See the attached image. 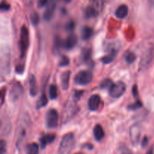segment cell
<instances>
[{
    "label": "cell",
    "instance_id": "cell-32",
    "mask_svg": "<svg viewBox=\"0 0 154 154\" xmlns=\"http://www.w3.org/2000/svg\"><path fill=\"white\" fill-rule=\"evenodd\" d=\"M6 144L4 140H0V154H5Z\"/></svg>",
    "mask_w": 154,
    "mask_h": 154
},
{
    "label": "cell",
    "instance_id": "cell-12",
    "mask_svg": "<svg viewBox=\"0 0 154 154\" xmlns=\"http://www.w3.org/2000/svg\"><path fill=\"white\" fill-rule=\"evenodd\" d=\"M117 50L116 48H112V49L109 50L108 54L104 56L103 57L101 58V61L105 64H109V63H112L115 57H117Z\"/></svg>",
    "mask_w": 154,
    "mask_h": 154
},
{
    "label": "cell",
    "instance_id": "cell-14",
    "mask_svg": "<svg viewBox=\"0 0 154 154\" xmlns=\"http://www.w3.org/2000/svg\"><path fill=\"white\" fill-rule=\"evenodd\" d=\"M128 6L126 5H120L115 11V15L119 19H123L128 15Z\"/></svg>",
    "mask_w": 154,
    "mask_h": 154
},
{
    "label": "cell",
    "instance_id": "cell-43",
    "mask_svg": "<svg viewBox=\"0 0 154 154\" xmlns=\"http://www.w3.org/2000/svg\"><path fill=\"white\" fill-rule=\"evenodd\" d=\"M75 154H84L83 153H81V152H80V153H76Z\"/></svg>",
    "mask_w": 154,
    "mask_h": 154
},
{
    "label": "cell",
    "instance_id": "cell-18",
    "mask_svg": "<svg viewBox=\"0 0 154 154\" xmlns=\"http://www.w3.org/2000/svg\"><path fill=\"white\" fill-rule=\"evenodd\" d=\"M93 135H94L95 139L97 141H100L104 138L105 132H104L103 128L100 124H97L95 126L94 129H93Z\"/></svg>",
    "mask_w": 154,
    "mask_h": 154
},
{
    "label": "cell",
    "instance_id": "cell-26",
    "mask_svg": "<svg viewBox=\"0 0 154 154\" xmlns=\"http://www.w3.org/2000/svg\"><path fill=\"white\" fill-rule=\"evenodd\" d=\"M49 96L51 99H57V87L55 84H51L49 87Z\"/></svg>",
    "mask_w": 154,
    "mask_h": 154
},
{
    "label": "cell",
    "instance_id": "cell-27",
    "mask_svg": "<svg viewBox=\"0 0 154 154\" xmlns=\"http://www.w3.org/2000/svg\"><path fill=\"white\" fill-rule=\"evenodd\" d=\"M113 81L112 80L109 79V78H106V79L103 80L102 82L100 83V88L102 89H108V88H111V86L113 85Z\"/></svg>",
    "mask_w": 154,
    "mask_h": 154
},
{
    "label": "cell",
    "instance_id": "cell-33",
    "mask_svg": "<svg viewBox=\"0 0 154 154\" xmlns=\"http://www.w3.org/2000/svg\"><path fill=\"white\" fill-rule=\"evenodd\" d=\"M83 94H84V91L83 90H75V92L73 93V98L75 100H78Z\"/></svg>",
    "mask_w": 154,
    "mask_h": 154
},
{
    "label": "cell",
    "instance_id": "cell-39",
    "mask_svg": "<svg viewBox=\"0 0 154 154\" xmlns=\"http://www.w3.org/2000/svg\"><path fill=\"white\" fill-rule=\"evenodd\" d=\"M147 143H148V138H147V137H144V138H143L142 140V142H141V145H142V147H145L146 145L147 144Z\"/></svg>",
    "mask_w": 154,
    "mask_h": 154
},
{
    "label": "cell",
    "instance_id": "cell-4",
    "mask_svg": "<svg viewBox=\"0 0 154 154\" xmlns=\"http://www.w3.org/2000/svg\"><path fill=\"white\" fill-rule=\"evenodd\" d=\"M59 115L57 110L51 108L48 111L45 117V123L48 129H54L58 125Z\"/></svg>",
    "mask_w": 154,
    "mask_h": 154
},
{
    "label": "cell",
    "instance_id": "cell-28",
    "mask_svg": "<svg viewBox=\"0 0 154 154\" xmlns=\"http://www.w3.org/2000/svg\"><path fill=\"white\" fill-rule=\"evenodd\" d=\"M143 106V104L142 102H141L140 100H137L136 102H135V103H132V104H130V105H128L127 108L129 110H130V111H135V110L138 109V108H141V107Z\"/></svg>",
    "mask_w": 154,
    "mask_h": 154
},
{
    "label": "cell",
    "instance_id": "cell-23",
    "mask_svg": "<svg viewBox=\"0 0 154 154\" xmlns=\"http://www.w3.org/2000/svg\"><path fill=\"white\" fill-rule=\"evenodd\" d=\"M124 60L129 64H132L136 60V55L132 51H127L124 54Z\"/></svg>",
    "mask_w": 154,
    "mask_h": 154
},
{
    "label": "cell",
    "instance_id": "cell-36",
    "mask_svg": "<svg viewBox=\"0 0 154 154\" xmlns=\"http://www.w3.org/2000/svg\"><path fill=\"white\" fill-rule=\"evenodd\" d=\"M120 154H132V153L127 147H121Z\"/></svg>",
    "mask_w": 154,
    "mask_h": 154
},
{
    "label": "cell",
    "instance_id": "cell-8",
    "mask_svg": "<svg viewBox=\"0 0 154 154\" xmlns=\"http://www.w3.org/2000/svg\"><path fill=\"white\" fill-rule=\"evenodd\" d=\"M56 9V2L54 1H51L48 2L46 9L43 14V18L45 20L49 21L53 18L54 14V11Z\"/></svg>",
    "mask_w": 154,
    "mask_h": 154
},
{
    "label": "cell",
    "instance_id": "cell-11",
    "mask_svg": "<svg viewBox=\"0 0 154 154\" xmlns=\"http://www.w3.org/2000/svg\"><path fill=\"white\" fill-rule=\"evenodd\" d=\"M130 139L131 141L134 144H136L139 141L140 136H141V130H140V126L138 125H133L130 129Z\"/></svg>",
    "mask_w": 154,
    "mask_h": 154
},
{
    "label": "cell",
    "instance_id": "cell-2",
    "mask_svg": "<svg viewBox=\"0 0 154 154\" xmlns=\"http://www.w3.org/2000/svg\"><path fill=\"white\" fill-rule=\"evenodd\" d=\"M29 45V30L26 26H23L20 29V36L19 40V48L20 51V57L23 58L25 57L26 51Z\"/></svg>",
    "mask_w": 154,
    "mask_h": 154
},
{
    "label": "cell",
    "instance_id": "cell-38",
    "mask_svg": "<svg viewBox=\"0 0 154 154\" xmlns=\"http://www.w3.org/2000/svg\"><path fill=\"white\" fill-rule=\"evenodd\" d=\"M48 2H49L45 1V0H41V1H39L38 2V5L39 7H42V6H45L47 4H48Z\"/></svg>",
    "mask_w": 154,
    "mask_h": 154
},
{
    "label": "cell",
    "instance_id": "cell-29",
    "mask_svg": "<svg viewBox=\"0 0 154 154\" xmlns=\"http://www.w3.org/2000/svg\"><path fill=\"white\" fill-rule=\"evenodd\" d=\"M39 15L36 12H33L31 15H30V21H31L32 24L34 26H36L39 23Z\"/></svg>",
    "mask_w": 154,
    "mask_h": 154
},
{
    "label": "cell",
    "instance_id": "cell-31",
    "mask_svg": "<svg viewBox=\"0 0 154 154\" xmlns=\"http://www.w3.org/2000/svg\"><path fill=\"white\" fill-rule=\"evenodd\" d=\"M75 23L74 22V20H71L68 21L66 23V26H65V29H66L67 31H72V30L75 29Z\"/></svg>",
    "mask_w": 154,
    "mask_h": 154
},
{
    "label": "cell",
    "instance_id": "cell-1",
    "mask_svg": "<svg viewBox=\"0 0 154 154\" xmlns=\"http://www.w3.org/2000/svg\"><path fill=\"white\" fill-rule=\"evenodd\" d=\"M75 144V136L72 132L66 134L63 137L59 147L58 154H70Z\"/></svg>",
    "mask_w": 154,
    "mask_h": 154
},
{
    "label": "cell",
    "instance_id": "cell-42",
    "mask_svg": "<svg viewBox=\"0 0 154 154\" xmlns=\"http://www.w3.org/2000/svg\"><path fill=\"white\" fill-rule=\"evenodd\" d=\"M151 4L154 6V1H151Z\"/></svg>",
    "mask_w": 154,
    "mask_h": 154
},
{
    "label": "cell",
    "instance_id": "cell-10",
    "mask_svg": "<svg viewBox=\"0 0 154 154\" xmlns=\"http://www.w3.org/2000/svg\"><path fill=\"white\" fill-rule=\"evenodd\" d=\"M101 104V97L99 95L95 94L90 96L88 100V108L90 111H94L99 108Z\"/></svg>",
    "mask_w": 154,
    "mask_h": 154
},
{
    "label": "cell",
    "instance_id": "cell-5",
    "mask_svg": "<svg viewBox=\"0 0 154 154\" xmlns=\"http://www.w3.org/2000/svg\"><path fill=\"white\" fill-rule=\"evenodd\" d=\"M154 62V47L150 48L143 54L141 58L140 66L143 69L148 68Z\"/></svg>",
    "mask_w": 154,
    "mask_h": 154
},
{
    "label": "cell",
    "instance_id": "cell-15",
    "mask_svg": "<svg viewBox=\"0 0 154 154\" xmlns=\"http://www.w3.org/2000/svg\"><path fill=\"white\" fill-rule=\"evenodd\" d=\"M70 71H65L62 73L61 76H60V79H61V84L63 90H68L69 86V79H70Z\"/></svg>",
    "mask_w": 154,
    "mask_h": 154
},
{
    "label": "cell",
    "instance_id": "cell-13",
    "mask_svg": "<svg viewBox=\"0 0 154 154\" xmlns=\"http://www.w3.org/2000/svg\"><path fill=\"white\" fill-rule=\"evenodd\" d=\"M56 135L54 134H45L43 135L40 138L41 147L42 148H45L48 144H51L53 141L55 140Z\"/></svg>",
    "mask_w": 154,
    "mask_h": 154
},
{
    "label": "cell",
    "instance_id": "cell-35",
    "mask_svg": "<svg viewBox=\"0 0 154 154\" xmlns=\"http://www.w3.org/2000/svg\"><path fill=\"white\" fill-rule=\"evenodd\" d=\"M24 69H25L24 64H18L17 65L16 68H15V71H16L17 73L22 74L23 72L24 71Z\"/></svg>",
    "mask_w": 154,
    "mask_h": 154
},
{
    "label": "cell",
    "instance_id": "cell-7",
    "mask_svg": "<svg viewBox=\"0 0 154 154\" xmlns=\"http://www.w3.org/2000/svg\"><path fill=\"white\" fill-rule=\"evenodd\" d=\"M23 93V87L20 83L13 84L9 93V99L12 102H16L19 99Z\"/></svg>",
    "mask_w": 154,
    "mask_h": 154
},
{
    "label": "cell",
    "instance_id": "cell-9",
    "mask_svg": "<svg viewBox=\"0 0 154 154\" xmlns=\"http://www.w3.org/2000/svg\"><path fill=\"white\" fill-rule=\"evenodd\" d=\"M78 42V38L75 34H71L63 40V48L66 50H71L75 47Z\"/></svg>",
    "mask_w": 154,
    "mask_h": 154
},
{
    "label": "cell",
    "instance_id": "cell-19",
    "mask_svg": "<svg viewBox=\"0 0 154 154\" xmlns=\"http://www.w3.org/2000/svg\"><path fill=\"white\" fill-rule=\"evenodd\" d=\"M92 50L90 48H85L83 49L81 54V60L84 63H89L91 61Z\"/></svg>",
    "mask_w": 154,
    "mask_h": 154
},
{
    "label": "cell",
    "instance_id": "cell-41",
    "mask_svg": "<svg viewBox=\"0 0 154 154\" xmlns=\"http://www.w3.org/2000/svg\"><path fill=\"white\" fill-rule=\"evenodd\" d=\"M146 154H153V148L150 149V150H149V151L147 152V153H146Z\"/></svg>",
    "mask_w": 154,
    "mask_h": 154
},
{
    "label": "cell",
    "instance_id": "cell-30",
    "mask_svg": "<svg viewBox=\"0 0 154 154\" xmlns=\"http://www.w3.org/2000/svg\"><path fill=\"white\" fill-rule=\"evenodd\" d=\"M69 64V57H66V56H62L61 59H60V61L59 63V66H61V67H64V66H68Z\"/></svg>",
    "mask_w": 154,
    "mask_h": 154
},
{
    "label": "cell",
    "instance_id": "cell-25",
    "mask_svg": "<svg viewBox=\"0 0 154 154\" xmlns=\"http://www.w3.org/2000/svg\"><path fill=\"white\" fill-rule=\"evenodd\" d=\"M63 39H61L59 37H56L55 38H54V52H57V51L60 49V48H63Z\"/></svg>",
    "mask_w": 154,
    "mask_h": 154
},
{
    "label": "cell",
    "instance_id": "cell-16",
    "mask_svg": "<svg viewBox=\"0 0 154 154\" xmlns=\"http://www.w3.org/2000/svg\"><path fill=\"white\" fill-rule=\"evenodd\" d=\"M29 93L32 96H35L37 94L38 87L36 79L33 75H31L29 78Z\"/></svg>",
    "mask_w": 154,
    "mask_h": 154
},
{
    "label": "cell",
    "instance_id": "cell-6",
    "mask_svg": "<svg viewBox=\"0 0 154 154\" xmlns=\"http://www.w3.org/2000/svg\"><path fill=\"white\" fill-rule=\"evenodd\" d=\"M126 84L123 81H117L113 84L109 89V95L112 98H120L126 91Z\"/></svg>",
    "mask_w": 154,
    "mask_h": 154
},
{
    "label": "cell",
    "instance_id": "cell-20",
    "mask_svg": "<svg viewBox=\"0 0 154 154\" xmlns=\"http://www.w3.org/2000/svg\"><path fill=\"white\" fill-rule=\"evenodd\" d=\"M98 14V11L95 6L89 5L84 10V16L86 18L89 19V18L95 17L96 15Z\"/></svg>",
    "mask_w": 154,
    "mask_h": 154
},
{
    "label": "cell",
    "instance_id": "cell-3",
    "mask_svg": "<svg viewBox=\"0 0 154 154\" xmlns=\"http://www.w3.org/2000/svg\"><path fill=\"white\" fill-rule=\"evenodd\" d=\"M93 79V74L89 70L80 71L75 76L74 81L78 85H87Z\"/></svg>",
    "mask_w": 154,
    "mask_h": 154
},
{
    "label": "cell",
    "instance_id": "cell-24",
    "mask_svg": "<svg viewBox=\"0 0 154 154\" xmlns=\"http://www.w3.org/2000/svg\"><path fill=\"white\" fill-rule=\"evenodd\" d=\"M47 104H48V98H47L45 93H43L41 95V97L39 98L36 107H37L38 109H39V108H42V107L46 106Z\"/></svg>",
    "mask_w": 154,
    "mask_h": 154
},
{
    "label": "cell",
    "instance_id": "cell-17",
    "mask_svg": "<svg viewBox=\"0 0 154 154\" xmlns=\"http://www.w3.org/2000/svg\"><path fill=\"white\" fill-rule=\"evenodd\" d=\"M77 111L76 105H75V102L73 101L70 105H68L64 111V115L66 116L64 120H66L68 118H71L72 117V114H75V111Z\"/></svg>",
    "mask_w": 154,
    "mask_h": 154
},
{
    "label": "cell",
    "instance_id": "cell-37",
    "mask_svg": "<svg viewBox=\"0 0 154 154\" xmlns=\"http://www.w3.org/2000/svg\"><path fill=\"white\" fill-rule=\"evenodd\" d=\"M132 94L133 96H135V98L138 97V87H137V85H134L133 87H132Z\"/></svg>",
    "mask_w": 154,
    "mask_h": 154
},
{
    "label": "cell",
    "instance_id": "cell-22",
    "mask_svg": "<svg viewBox=\"0 0 154 154\" xmlns=\"http://www.w3.org/2000/svg\"><path fill=\"white\" fill-rule=\"evenodd\" d=\"M39 147L36 143H31L27 144L25 148L26 154H38Z\"/></svg>",
    "mask_w": 154,
    "mask_h": 154
},
{
    "label": "cell",
    "instance_id": "cell-21",
    "mask_svg": "<svg viewBox=\"0 0 154 154\" xmlns=\"http://www.w3.org/2000/svg\"><path fill=\"white\" fill-rule=\"evenodd\" d=\"M81 38H82L83 40H88L89 38H91V36L93 35V30L91 27L90 26H84L81 29Z\"/></svg>",
    "mask_w": 154,
    "mask_h": 154
},
{
    "label": "cell",
    "instance_id": "cell-40",
    "mask_svg": "<svg viewBox=\"0 0 154 154\" xmlns=\"http://www.w3.org/2000/svg\"><path fill=\"white\" fill-rule=\"evenodd\" d=\"M84 147H87L89 150H92V149L93 148V146L91 144H86L85 145H84Z\"/></svg>",
    "mask_w": 154,
    "mask_h": 154
},
{
    "label": "cell",
    "instance_id": "cell-34",
    "mask_svg": "<svg viewBox=\"0 0 154 154\" xmlns=\"http://www.w3.org/2000/svg\"><path fill=\"white\" fill-rule=\"evenodd\" d=\"M0 8H1V11H8L10 9V5L6 2L2 1L0 5Z\"/></svg>",
    "mask_w": 154,
    "mask_h": 154
}]
</instances>
